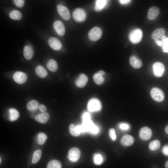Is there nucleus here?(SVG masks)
Wrapping results in <instances>:
<instances>
[{
	"instance_id": "nucleus-1",
	"label": "nucleus",
	"mask_w": 168,
	"mask_h": 168,
	"mask_svg": "<svg viewBox=\"0 0 168 168\" xmlns=\"http://www.w3.org/2000/svg\"><path fill=\"white\" fill-rule=\"evenodd\" d=\"M82 133L88 132L92 134H97L99 131L98 128L90 119L83 121L82 125Z\"/></svg>"
},
{
	"instance_id": "nucleus-2",
	"label": "nucleus",
	"mask_w": 168,
	"mask_h": 168,
	"mask_svg": "<svg viewBox=\"0 0 168 168\" xmlns=\"http://www.w3.org/2000/svg\"><path fill=\"white\" fill-rule=\"evenodd\" d=\"M142 36V30L139 28H136L131 31L128 35L129 39L133 44H137L140 41Z\"/></svg>"
},
{
	"instance_id": "nucleus-3",
	"label": "nucleus",
	"mask_w": 168,
	"mask_h": 168,
	"mask_svg": "<svg viewBox=\"0 0 168 168\" xmlns=\"http://www.w3.org/2000/svg\"><path fill=\"white\" fill-rule=\"evenodd\" d=\"M102 35V30L98 27L92 28L90 30L88 34L89 39L92 41L98 40L101 38Z\"/></svg>"
},
{
	"instance_id": "nucleus-4",
	"label": "nucleus",
	"mask_w": 168,
	"mask_h": 168,
	"mask_svg": "<svg viewBox=\"0 0 168 168\" xmlns=\"http://www.w3.org/2000/svg\"><path fill=\"white\" fill-rule=\"evenodd\" d=\"M150 95L152 98L156 101L160 102L164 98V95L163 91L157 87H153L150 91Z\"/></svg>"
},
{
	"instance_id": "nucleus-5",
	"label": "nucleus",
	"mask_w": 168,
	"mask_h": 168,
	"mask_svg": "<svg viewBox=\"0 0 168 168\" xmlns=\"http://www.w3.org/2000/svg\"><path fill=\"white\" fill-rule=\"evenodd\" d=\"M152 70L154 75L156 77H161L164 74L165 70L164 65L160 62L154 63L152 66Z\"/></svg>"
},
{
	"instance_id": "nucleus-6",
	"label": "nucleus",
	"mask_w": 168,
	"mask_h": 168,
	"mask_svg": "<svg viewBox=\"0 0 168 168\" xmlns=\"http://www.w3.org/2000/svg\"><path fill=\"white\" fill-rule=\"evenodd\" d=\"M72 16L75 21L82 22L86 19V14L85 11L83 9L77 8L73 11Z\"/></svg>"
},
{
	"instance_id": "nucleus-7",
	"label": "nucleus",
	"mask_w": 168,
	"mask_h": 168,
	"mask_svg": "<svg viewBox=\"0 0 168 168\" xmlns=\"http://www.w3.org/2000/svg\"><path fill=\"white\" fill-rule=\"evenodd\" d=\"M87 108L90 112L99 111L101 108V103L100 101L97 99H91L89 101L88 103Z\"/></svg>"
},
{
	"instance_id": "nucleus-8",
	"label": "nucleus",
	"mask_w": 168,
	"mask_h": 168,
	"mask_svg": "<svg viewBox=\"0 0 168 168\" xmlns=\"http://www.w3.org/2000/svg\"><path fill=\"white\" fill-rule=\"evenodd\" d=\"M80 154L81 152L78 148L73 147L69 150L68 157L70 161L75 162L78 160Z\"/></svg>"
},
{
	"instance_id": "nucleus-9",
	"label": "nucleus",
	"mask_w": 168,
	"mask_h": 168,
	"mask_svg": "<svg viewBox=\"0 0 168 168\" xmlns=\"http://www.w3.org/2000/svg\"><path fill=\"white\" fill-rule=\"evenodd\" d=\"M57 9L59 14L65 20H68L70 18V15L68 9L66 7L58 4L57 7Z\"/></svg>"
},
{
	"instance_id": "nucleus-10",
	"label": "nucleus",
	"mask_w": 168,
	"mask_h": 168,
	"mask_svg": "<svg viewBox=\"0 0 168 168\" xmlns=\"http://www.w3.org/2000/svg\"><path fill=\"white\" fill-rule=\"evenodd\" d=\"M27 78L26 74L23 72L17 71L13 74V78L14 81L19 84H23L26 81Z\"/></svg>"
},
{
	"instance_id": "nucleus-11",
	"label": "nucleus",
	"mask_w": 168,
	"mask_h": 168,
	"mask_svg": "<svg viewBox=\"0 0 168 168\" xmlns=\"http://www.w3.org/2000/svg\"><path fill=\"white\" fill-rule=\"evenodd\" d=\"M139 136L142 140H148L152 137V130L147 127H143L139 131Z\"/></svg>"
},
{
	"instance_id": "nucleus-12",
	"label": "nucleus",
	"mask_w": 168,
	"mask_h": 168,
	"mask_svg": "<svg viewBox=\"0 0 168 168\" xmlns=\"http://www.w3.org/2000/svg\"><path fill=\"white\" fill-rule=\"evenodd\" d=\"M50 47L53 49L58 50L62 47V44L60 41L58 39L54 37L50 38L48 41Z\"/></svg>"
},
{
	"instance_id": "nucleus-13",
	"label": "nucleus",
	"mask_w": 168,
	"mask_h": 168,
	"mask_svg": "<svg viewBox=\"0 0 168 168\" xmlns=\"http://www.w3.org/2000/svg\"><path fill=\"white\" fill-rule=\"evenodd\" d=\"M154 42L162 48L163 52L168 53V37L164 35L161 40H155Z\"/></svg>"
},
{
	"instance_id": "nucleus-14",
	"label": "nucleus",
	"mask_w": 168,
	"mask_h": 168,
	"mask_svg": "<svg viewBox=\"0 0 168 168\" xmlns=\"http://www.w3.org/2000/svg\"><path fill=\"white\" fill-rule=\"evenodd\" d=\"M54 27L57 34L60 36H63L64 35L65 29L64 26L60 21H56L54 24Z\"/></svg>"
},
{
	"instance_id": "nucleus-15",
	"label": "nucleus",
	"mask_w": 168,
	"mask_h": 168,
	"mask_svg": "<svg viewBox=\"0 0 168 168\" xmlns=\"http://www.w3.org/2000/svg\"><path fill=\"white\" fill-rule=\"evenodd\" d=\"M160 10L158 7L153 6L151 7L148 10L147 17L150 20L155 19L159 15Z\"/></svg>"
},
{
	"instance_id": "nucleus-16",
	"label": "nucleus",
	"mask_w": 168,
	"mask_h": 168,
	"mask_svg": "<svg viewBox=\"0 0 168 168\" xmlns=\"http://www.w3.org/2000/svg\"><path fill=\"white\" fill-rule=\"evenodd\" d=\"M69 129L71 135L74 136H78L82 133V125L75 126L73 124H71L69 126Z\"/></svg>"
},
{
	"instance_id": "nucleus-17",
	"label": "nucleus",
	"mask_w": 168,
	"mask_h": 168,
	"mask_svg": "<svg viewBox=\"0 0 168 168\" xmlns=\"http://www.w3.org/2000/svg\"><path fill=\"white\" fill-rule=\"evenodd\" d=\"M165 30L162 28H158L155 30L152 33L151 37L154 40H160L164 36Z\"/></svg>"
},
{
	"instance_id": "nucleus-18",
	"label": "nucleus",
	"mask_w": 168,
	"mask_h": 168,
	"mask_svg": "<svg viewBox=\"0 0 168 168\" xmlns=\"http://www.w3.org/2000/svg\"><path fill=\"white\" fill-rule=\"evenodd\" d=\"M134 139L133 136L129 135H125L122 138L120 142L124 146H129L132 145L134 142Z\"/></svg>"
},
{
	"instance_id": "nucleus-19",
	"label": "nucleus",
	"mask_w": 168,
	"mask_h": 168,
	"mask_svg": "<svg viewBox=\"0 0 168 168\" xmlns=\"http://www.w3.org/2000/svg\"><path fill=\"white\" fill-rule=\"evenodd\" d=\"M129 63L132 67L136 68H140L142 65V63L141 60L135 55L130 56Z\"/></svg>"
},
{
	"instance_id": "nucleus-20",
	"label": "nucleus",
	"mask_w": 168,
	"mask_h": 168,
	"mask_svg": "<svg viewBox=\"0 0 168 168\" xmlns=\"http://www.w3.org/2000/svg\"><path fill=\"white\" fill-rule=\"evenodd\" d=\"M88 81L87 76L85 74H80L75 82L76 85L79 87H83L86 84Z\"/></svg>"
},
{
	"instance_id": "nucleus-21",
	"label": "nucleus",
	"mask_w": 168,
	"mask_h": 168,
	"mask_svg": "<svg viewBox=\"0 0 168 168\" xmlns=\"http://www.w3.org/2000/svg\"><path fill=\"white\" fill-rule=\"evenodd\" d=\"M33 50L31 46L29 45L25 46L23 49V55L26 59H31L33 56Z\"/></svg>"
},
{
	"instance_id": "nucleus-22",
	"label": "nucleus",
	"mask_w": 168,
	"mask_h": 168,
	"mask_svg": "<svg viewBox=\"0 0 168 168\" xmlns=\"http://www.w3.org/2000/svg\"><path fill=\"white\" fill-rule=\"evenodd\" d=\"M49 115L47 112H44L37 115L35 117V120L42 124H44L47 122L49 119Z\"/></svg>"
},
{
	"instance_id": "nucleus-23",
	"label": "nucleus",
	"mask_w": 168,
	"mask_h": 168,
	"mask_svg": "<svg viewBox=\"0 0 168 168\" xmlns=\"http://www.w3.org/2000/svg\"><path fill=\"white\" fill-rule=\"evenodd\" d=\"M35 72L39 77L42 78L45 77L48 74L46 70L41 65H38L36 67Z\"/></svg>"
},
{
	"instance_id": "nucleus-24",
	"label": "nucleus",
	"mask_w": 168,
	"mask_h": 168,
	"mask_svg": "<svg viewBox=\"0 0 168 168\" xmlns=\"http://www.w3.org/2000/svg\"><path fill=\"white\" fill-rule=\"evenodd\" d=\"M9 119L11 121L16 120L19 117L18 111L14 108H10L8 110Z\"/></svg>"
},
{
	"instance_id": "nucleus-25",
	"label": "nucleus",
	"mask_w": 168,
	"mask_h": 168,
	"mask_svg": "<svg viewBox=\"0 0 168 168\" xmlns=\"http://www.w3.org/2000/svg\"><path fill=\"white\" fill-rule=\"evenodd\" d=\"M108 1L105 0H98L96 2V5L94 7L95 10L96 12L101 11L105 6Z\"/></svg>"
},
{
	"instance_id": "nucleus-26",
	"label": "nucleus",
	"mask_w": 168,
	"mask_h": 168,
	"mask_svg": "<svg viewBox=\"0 0 168 168\" xmlns=\"http://www.w3.org/2000/svg\"><path fill=\"white\" fill-rule=\"evenodd\" d=\"M39 105L38 101L35 100H32L29 101L26 105L27 109L30 111H33L36 110Z\"/></svg>"
},
{
	"instance_id": "nucleus-27",
	"label": "nucleus",
	"mask_w": 168,
	"mask_h": 168,
	"mask_svg": "<svg viewBox=\"0 0 168 168\" xmlns=\"http://www.w3.org/2000/svg\"><path fill=\"white\" fill-rule=\"evenodd\" d=\"M46 66L48 69L52 72L56 71L58 68L56 62L53 59H50L47 63Z\"/></svg>"
},
{
	"instance_id": "nucleus-28",
	"label": "nucleus",
	"mask_w": 168,
	"mask_h": 168,
	"mask_svg": "<svg viewBox=\"0 0 168 168\" xmlns=\"http://www.w3.org/2000/svg\"><path fill=\"white\" fill-rule=\"evenodd\" d=\"M9 16L12 19L19 20L22 18V14L19 11L14 10L10 13Z\"/></svg>"
},
{
	"instance_id": "nucleus-29",
	"label": "nucleus",
	"mask_w": 168,
	"mask_h": 168,
	"mask_svg": "<svg viewBox=\"0 0 168 168\" xmlns=\"http://www.w3.org/2000/svg\"><path fill=\"white\" fill-rule=\"evenodd\" d=\"M47 168H62L60 162L57 160H52L48 164Z\"/></svg>"
},
{
	"instance_id": "nucleus-30",
	"label": "nucleus",
	"mask_w": 168,
	"mask_h": 168,
	"mask_svg": "<svg viewBox=\"0 0 168 168\" xmlns=\"http://www.w3.org/2000/svg\"><path fill=\"white\" fill-rule=\"evenodd\" d=\"M42 154V151L38 149L34 152L33 155L32 162L33 164L37 163L40 159Z\"/></svg>"
},
{
	"instance_id": "nucleus-31",
	"label": "nucleus",
	"mask_w": 168,
	"mask_h": 168,
	"mask_svg": "<svg viewBox=\"0 0 168 168\" xmlns=\"http://www.w3.org/2000/svg\"><path fill=\"white\" fill-rule=\"evenodd\" d=\"M160 142L158 140H153L149 144V148L152 151H154L158 149L160 147Z\"/></svg>"
},
{
	"instance_id": "nucleus-32",
	"label": "nucleus",
	"mask_w": 168,
	"mask_h": 168,
	"mask_svg": "<svg viewBox=\"0 0 168 168\" xmlns=\"http://www.w3.org/2000/svg\"><path fill=\"white\" fill-rule=\"evenodd\" d=\"M47 138V136L43 133H39L37 136V141L40 145L44 144Z\"/></svg>"
},
{
	"instance_id": "nucleus-33",
	"label": "nucleus",
	"mask_w": 168,
	"mask_h": 168,
	"mask_svg": "<svg viewBox=\"0 0 168 168\" xmlns=\"http://www.w3.org/2000/svg\"><path fill=\"white\" fill-rule=\"evenodd\" d=\"M102 76L98 72L95 74L93 76V80L97 84H100L104 81V79Z\"/></svg>"
},
{
	"instance_id": "nucleus-34",
	"label": "nucleus",
	"mask_w": 168,
	"mask_h": 168,
	"mask_svg": "<svg viewBox=\"0 0 168 168\" xmlns=\"http://www.w3.org/2000/svg\"><path fill=\"white\" fill-rule=\"evenodd\" d=\"M94 162L97 165H100L103 161V158L102 156L99 154H95L94 156Z\"/></svg>"
},
{
	"instance_id": "nucleus-35",
	"label": "nucleus",
	"mask_w": 168,
	"mask_h": 168,
	"mask_svg": "<svg viewBox=\"0 0 168 168\" xmlns=\"http://www.w3.org/2000/svg\"><path fill=\"white\" fill-rule=\"evenodd\" d=\"M109 134L110 137L113 141H115L116 138L115 130L113 128H111L109 130Z\"/></svg>"
},
{
	"instance_id": "nucleus-36",
	"label": "nucleus",
	"mask_w": 168,
	"mask_h": 168,
	"mask_svg": "<svg viewBox=\"0 0 168 168\" xmlns=\"http://www.w3.org/2000/svg\"><path fill=\"white\" fill-rule=\"evenodd\" d=\"M119 128L123 130H127L129 128V125L125 123H122L119 125Z\"/></svg>"
},
{
	"instance_id": "nucleus-37",
	"label": "nucleus",
	"mask_w": 168,
	"mask_h": 168,
	"mask_svg": "<svg viewBox=\"0 0 168 168\" xmlns=\"http://www.w3.org/2000/svg\"><path fill=\"white\" fill-rule=\"evenodd\" d=\"M25 1L23 0H15L14 2L15 5L18 7H21L24 5Z\"/></svg>"
},
{
	"instance_id": "nucleus-38",
	"label": "nucleus",
	"mask_w": 168,
	"mask_h": 168,
	"mask_svg": "<svg viewBox=\"0 0 168 168\" xmlns=\"http://www.w3.org/2000/svg\"><path fill=\"white\" fill-rule=\"evenodd\" d=\"M90 115L88 112L84 113L82 115V120L83 121H85L91 119H90Z\"/></svg>"
},
{
	"instance_id": "nucleus-39",
	"label": "nucleus",
	"mask_w": 168,
	"mask_h": 168,
	"mask_svg": "<svg viewBox=\"0 0 168 168\" xmlns=\"http://www.w3.org/2000/svg\"><path fill=\"white\" fill-rule=\"evenodd\" d=\"M162 152L165 155L168 156V145L164 146L162 149Z\"/></svg>"
},
{
	"instance_id": "nucleus-40",
	"label": "nucleus",
	"mask_w": 168,
	"mask_h": 168,
	"mask_svg": "<svg viewBox=\"0 0 168 168\" xmlns=\"http://www.w3.org/2000/svg\"><path fill=\"white\" fill-rule=\"evenodd\" d=\"M39 109L41 112H44L47 110L46 107L43 104L40 105L39 106Z\"/></svg>"
},
{
	"instance_id": "nucleus-41",
	"label": "nucleus",
	"mask_w": 168,
	"mask_h": 168,
	"mask_svg": "<svg viewBox=\"0 0 168 168\" xmlns=\"http://www.w3.org/2000/svg\"><path fill=\"white\" fill-rule=\"evenodd\" d=\"M119 2L121 4H126L128 3L131 1V0H119Z\"/></svg>"
},
{
	"instance_id": "nucleus-42",
	"label": "nucleus",
	"mask_w": 168,
	"mask_h": 168,
	"mask_svg": "<svg viewBox=\"0 0 168 168\" xmlns=\"http://www.w3.org/2000/svg\"><path fill=\"white\" fill-rule=\"evenodd\" d=\"M98 73L102 76L103 75L105 74V72L102 70L100 71Z\"/></svg>"
},
{
	"instance_id": "nucleus-43",
	"label": "nucleus",
	"mask_w": 168,
	"mask_h": 168,
	"mask_svg": "<svg viewBox=\"0 0 168 168\" xmlns=\"http://www.w3.org/2000/svg\"><path fill=\"white\" fill-rule=\"evenodd\" d=\"M165 130L166 133L168 134V125L166 127Z\"/></svg>"
},
{
	"instance_id": "nucleus-44",
	"label": "nucleus",
	"mask_w": 168,
	"mask_h": 168,
	"mask_svg": "<svg viewBox=\"0 0 168 168\" xmlns=\"http://www.w3.org/2000/svg\"><path fill=\"white\" fill-rule=\"evenodd\" d=\"M165 166L166 168H168V161L166 162Z\"/></svg>"
}]
</instances>
